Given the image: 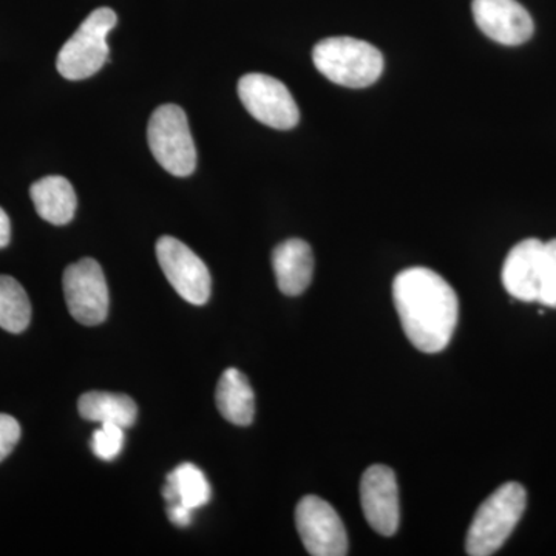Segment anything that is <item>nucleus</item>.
<instances>
[{
    "instance_id": "nucleus-8",
    "label": "nucleus",
    "mask_w": 556,
    "mask_h": 556,
    "mask_svg": "<svg viewBox=\"0 0 556 556\" xmlns=\"http://www.w3.org/2000/svg\"><path fill=\"white\" fill-rule=\"evenodd\" d=\"M156 258L164 276L186 302L192 305L207 302L211 298V274L192 249L174 237H161L156 243Z\"/></svg>"
},
{
    "instance_id": "nucleus-7",
    "label": "nucleus",
    "mask_w": 556,
    "mask_h": 556,
    "mask_svg": "<svg viewBox=\"0 0 556 556\" xmlns=\"http://www.w3.org/2000/svg\"><path fill=\"white\" fill-rule=\"evenodd\" d=\"M239 97L244 109L265 126L289 130L298 126L300 110L281 80L262 73H249L239 80Z\"/></svg>"
},
{
    "instance_id": "nucleus-1",
    "label": "nucleus",
    "mask_w": 556,
    "mask_h": 556,
    "mask_svg": "<svg viewBox=\"0 0 556 556\" xmlns=\"http://www.w3.org/2000/svg\"><path fill=\"white\" fill-rule=\"evenodd\" d=\"M394 306L409 342L422 353H441L455 334L459 302L444 277L428 268H409L393 281Z\"/></svg>"
},
{
    "instance_id": "nucleus-13",
    "label": "nucleus",
    "mask_w": 556,
    "mask_h": 556,
    "mask_svg": "<svg viewBox=\"0 0 556 556\" xmlns=\"http://www.w3.org/2000/svg\"><path fill=\"white\" fill-rule=\"evenodd\" d=\"M273 268L278 289L289 298L303 294L313 281L314 255L306 241L291 239L273 252Z\"/></svg>"
},
{
    "instance_id": "nucleus-10",
    "label": "nucleus",
    "mask_w": 556,
    "mask_h": 556,
    "mask_svg": "<svg viewBox=\"0 0 556 556\" xmlns=\"http://www.w3.org/2000/svg\"><path fill=\"white\" fill-rule=\"evenodd\" d=\"M361 504L368 525L382 536H393L401 522L396 475L387 466L367 468L361 481Z\"/></svg>"
},
{
    "instance_id": "nucleus-6",
    "label": "nucleus",
    "mask_w": 556,
    "mask_h": 556,
    "mask_svg": "<svg viewBox=\"0 0 556 556\" xmlns=\"http://www.w3.org/2000/svg\"><path fill=\"white\" fill-rule=\"evenodd\" d=\"M62 285L70 314L79 324L97 327L108 318L109 287L97 260L83 258L70 265Z\"/></svg>"
},
{
    "instance_id": "nucleus-16",
    "label": "nucleus",
    "mask_w": 556,
    "mask_h": 556,
    "mask_svg": "<svg viewBox=\"0 0 556 556\" xmlns=\"http://www.w3.org/2000/svg\"><path fill=\"white\" fill-rule=\"evenodd\" d=\"M79 415L90 422L115 424L129 428L137 422L138 408L134 399L126 394L90 391L80 396L78 402Z\"/></svg>"
},
{
    "instance_id": "nucleus-21",
    "label": "nucleus",
    "mask_w": 556,
    "mask_h": 556,
    "mask_svg": "<svg viewBox=\"0 0 556 556\" xmlns=\"http://www.w3.org/2000/svg\"><path fill=\"white\" fill-rule=\"evenodd\" d=\"M20 439V422L13 416L0 413V463L11 455Z\"/></svg>"
},
{
    "instance_id": "nucleus-22",
    "label": "nucleus",
    "mask_w": 556,
    "mask_h": 556,
    "mask_svg": "<svg viewBox=\"0 0 556 556\" xmlns=\"http://www.w3.org/2000/svg\"><path fill=\"white\" fill-rule=\"evenodd\" d=\"M192 508L182 506V504H169V519L178 527H188L192 522Z\"/></svg>"
},
{
    "instance_id": "nucleus-5",
    "label": "nucleus",
    "mask_w": 556,
    "mask_h": 556,
    "mask_svg": "<svg viewBox=\"0 0 556 556\" xmlns=\"http://www.w3.org/2000/svg\"><path fill=\"white\" fill-rule=\"evenodd\" d=\"M148 139L160 166L175 177H189L197 167V148L185 110L175 104L160 105L152 113Z\"/></svg>"
},
{
    "instance_id": "nucleus-2",
    "label": "nucleus",
    "mask_w": 556,
    "mask_h": 556,
    "mask_svg": "<svg viewBox=\"0 0 556 556\" xmlns=\"http://www.w3.org/2000/svg\"><path fill=\"white\" fill-rule=\"evenodd\" d=\"M313 61L325 78L348 89L372 86L383 72L382 53L371 43L348 36L320 40L314 47Z\"/></svg>"
},
{
    "instance_id": "nucleus-9",
    "label": "nucleus",
    "mask_w": 556,
    "mask_h": 556,
    "mask_svg": "<svg viewBox=\"0 0 556 556\" xmlns=\"http://www.w3.org/2000/svg\"><path fill=\"white\" fill-rule=\"evenodd\" d=\"M295 525L303 546L314 556L348 554L345 525L327 501L309 495L302 497L295 508Z\"/></svg>"
},
{
    "instance_id": "nucleus-3",
    "label": "nucleus",
    "mask_w": 556,
    "mask_h": 556,
    "mask_svg": "<svg viewBox=\"0 0 556 556\" xmlns=\"http://www.w3.org/2000/svg\"><path fill=\"white\" fill-rule=\"evenodd\" d=\"M527 493L518 482H507L496 489L479 506L470 529L466 551L470 556L496 554L518 526L525 514Z\"/></svg>"
},
{
    "instance_id": "nucleus-11",
    "label": "nucleus",
    "mask_w": 556,
    "mask_h": 556,
    "mask_svg": "<svg viewBox=\"0 0 556 556\" xmlns=\"http://www.w3.org/2000/svg\"><path fill=\"white\" fill-rule=\"evenodd\" d=\"M471 11L479 30L503 46H521L535 30L529 11L517 0H473Z\"/></svg>"
},
{
    "instance_id": "nucleus-12",
    "label": "nucleus",
    "mask_w": 556,
    "mask_h": 556,
    "mask_svg": "<svg viewBox=\"0 0 556 556\" xmlns=\"http://www.w3.org/2000/svg\"><path fill=\"white\" fill-rule=\"evenodd\" d=\"M544 243L527 239L508 252L503 266V285L511 298L538 302Z\"/></svg>"
},
{
    "instance_id": "nucleus-18",
    "label": "nucleus",
    "mask_w": 556,
    "mask_h": 556,
    "mask_svg": "<svg viewBox=\"0 0 556 556\" xmlns=\"http://www.w3.org/2000/svg\"><path fill=\"white\" fill-rule=\"evenodd\" d=\"M167 484L174 490L177 503L192 510L206 506L211 501V484L203 471L193 464L186 463L175 468L167 477Z\"/></svg>"
},
{
    "instance_id": "nucleus-19",
    "label": "nucleus",
    "mask_w": 556,
    "mask_h": 556,
    "mask_svg": "<svg viewBox=\"0 0 556 556\" xmlns=\"http://www.w3.org/2000/svg\"><path fill=\"white\" fill-rule=\"evenodd\" d=\"M124 448V428L115 424H101L91 437V450L100 459L110 463L119 456Z\"/></svg>"
},
{
    "instance_id": "nucleus-20",
    "label": "nucleus",
    "mask_w": 556,
    "mask_h": 556,
    "mask_svg": "<svg viewBox=\"0 0 556 556\" xmlns=\"http://www.w3.org/2000/svg\"><path fill=\"white\" fill-rule=\"evenodd\" d=\"M538 302L548 308H556V239L544 243Z\"/></svg>"
},
{
    "instance_id": "nucleus-14",
    "label": "nucleus",
    "mask_w": 556,
    "mask_h": 556,
    "mask_svg": "<svg viewBox=\"0 0 556 556\" xmlns=\"http://www.w3.org/2000/svg\"><path fill=\"white\" fill-rule=\"evenodd\" d=\"M30 197L39 217L54 226H64L75 217L78 199L67 178L49 175L33 182Z\"/></svg>"
},
{
    "instance_id": "nucleus-15",
    "label": "nucleus",
    "mask_w": 556,
    "mask_h": 556,
    "mask_svg": "<svg viewBox=\"0 0 556 556\" xmlns=\"http://www.w3.org/2000/svg\"><path fill=\"white\" fill-rule=\"evenodd\" d=\"M218 412L233 426L247 427L255 416V394L251 383L243 372L228 368L218 380L217 394Z\"/></svg>"
},
{
    "instance_id": "nucleus-17",
    "label": "nucleus",
    "mask_w": 556,
    "mask_h": 556,
    "mask_svg": "<svg viewBox=\"0 0 556 556\" xmlns=\"http://www.w3.org/2000/svg\"><path fill=\"white\" fill-rule=\"evenodd\" d=\"M31 320V303L16 278L0 276V328L20 334Z\"/></svg>"
},
{
    "instance_id": "nucleus-4",
    "label": "nucleus",
    "mask_w": 556,
    "mask_h": 556,
    "mask_svg": "<svg viewBox=\"0 0 556 556\" xmlns=\"http://www.w3.org/2000/svg\"><path fill=\"white\" fill-rule=\"evenodd\" d=\"M116 22L118 16L108 7L91 11L58 54L56 68L62 78L87 79L104 67L110 53L108 36Z\"/></svg>"
},
{
    "instance_id": "nucleus-23",
    "label": "nucleus",
    "mask_w": 556,
    "mask_h": 556,
    "mask_svg": "<svg viewBox=\"0 0 556 556\" xmlns=\"http://www.w3.org/2000/svg\"><path fill=\"white\" fill-rule=\"evenodd\" d=\"M11 240V223L7 212L0 207V249L7 248Z\"/></svg>"
}]
</instances>
